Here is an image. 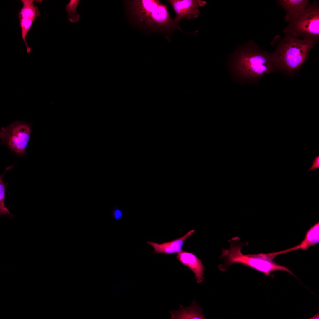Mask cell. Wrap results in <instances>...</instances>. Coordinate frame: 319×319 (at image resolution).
<instances>
[{
    "instance_id": "4fadbf2b",
    "label": "cell",
    "mask_w": 319,
    "mask_h": 319,
    "mask_svg": "<svg viewBox=\"0 0 319 319\" xmlns=\"http://www.w3.org/2000/svg\"><path fill=\"white\" fill-rule=\"evenodd\" d=\"M172 319H205L202 314V310L196 303L195 300L188 307H184L180 305L178 311H170Z\"/></svg>"
},
{
    "instance_id": "9c48e42d",
    "label": "cell",
    "mask_w": 319,
    "mask_h": 319,
    "mask_svg": "<svg viewBox=\"0 0 319 319\" xmlns=\"http://www.w3.org/2000/svg\"><path fill=\"white\" fill-rule=\"evenodd\" d=\"M176 258L183 265L194 274L197 283L203 282L204 266L201 260L196 255L190 252L182 251L177 254Z\"/></svg>"
},
{
    "instance_id": "6da1fadb",
    "label": "cell",
    "mask_w": 319,
    "mask_h": 319,
    "mask_svg": "<svg viewBox=\"0 0 319 319\" xmlns=\"http://www.w3.org/2000/svg\"><path fill=\"white\" fill-rule=\"evenodd\" d=\"M124 11L131 25L144 34L168 35L180 27L170 16L166 5L158 0H132L124 1Z\"/></svg>"
},
{
    "instance_id": "8992f818",
    "label": "cell",
    "mask_w": 319,
    "mask_h": 319,
    "mask_svg": "<svg viewBox=\"0 0 319 319\" xmlns=\"http://www.w3.org/2000/svg\"><path fill=\"white\" fill-rule=\"evenodd\" d=\"M32 133L30 123L17 121L7 126L1 127L0 138L2 144L12 153L22 157L25 155Z\"/></svg>"
},
{
    "instance_id": "8fae6325",
    "label": "cell",
    "mask_w": 319,
    "mask_h": 319,
    "mask_svg": "<svg viewBox=\"0 0 319 319\" xmlns=\"http://www.w3.org/2000/svg\"><path fill=\"white\" fill-rule=\"evenodd\" d=\"M278 6L285 11L284 20L288 22L294 14L306 9L310 3L309 0H277Z\"/></svg>"
},
{
    "instance_id": "9a60e30c",
    "label": "cell",
    "mask_w": 319,
    "mask_h": 319,
    "mask_svg": "<svg viewBox=\"0 0 319 319\" xmlns=\"http://www.w3.org/2000/svg\"><path fill=\"white\" fill-rule=\"evenodd\" d=\"M80 1V0H70L65 7L68 13L67 18L71 23H76L79 20L80 15L77 13L76 8Z\"/></svg>"
},
{
    "instance_id": "277c9868",
    "label": "cell",
    "mask_w": 319,
    "mask_h": 319,
    "mask_svg": "<svg viewBox=\"0 0 319 319\" xmlns=\"http://www.w3.org/2000/svg\"><path fill=\"white\" fill-rule=\"evenodd\" d=\"M237 237H234L229 242L230 247L228 249H223L220 258L224 260L223 264L219 266L222 271H224L227 268L235 263H239L254 269L269 276L274 271L282 270L294 275L287 268L278 264L272 261L274 258L271 253L254 254H244L241 249L248 242H238Z\"/></svg>"
},
{
    "instance_id": "52a82bcc",
    "label": "cell",
    "mask_w": 319,
    "mask_h": 319,
    "mask_svg": "<svg viewBox=\"0 0 319 319\" xmlns=\"http://www.w3.org/2000/svg\"><path fill=\"white\" fill-rule=\"evenodd\" d=\"M167 1L175 12L176 17L174 21L176 24L184 17L189 20L198 17L200 14L199 7L204 6L206 3L200 0H168Z\"/></svg>"
},
{
    "instance_id": "5b68a950",
    "label": "cell",
    "mask_w": 319,
    "mask_h": 319,
    "mask_svg": "<svg viewBox=\"0 0 319 319\" xmlns=\"http://www.w3.org/2000/svg\"><path fill=\"white\" fill-rule=\"evenodd\" d=\"M287 26L282 30L284 34L305 40H319V3H310L304 10L292 15Z\"/></svg>"
},
{
    "instance_id": "7c38bea8",
    "label": "cell",
    "mask_w": 319,
    "mask_h": 319,
    "mask_svg": "<svg viewBox=\"0 0 319 319\" xmlns=\"http://www.w3.org/2000/svg\"><path fill=\"white\" fill-rule=\"evenodd\" d=\"M319 242V223H317L307 232L305 237L299 245L289 249L278 252V255L302 249L306 250Z\"/></svg>"
},
{
    "instance_id": "5bb4252c",
    "label": "cell",
    "mask_w": 319,
    "mask_h": 319,
    "mask_svg": "<svg viewBox=\"0 0 319 319\" xmlns=\"http://www.w3.org/2000/svg\"><path fill=\"white\" fill-rule=\"evenodd\" d=\"M13 167V165L7 167L4 173L0 176V214L2 216H8L11 217L14 216L9 212L4 204L6 189L8 185L7 183H4L3 180V177L6 172Z\"/></svg>"
},
{
    "instance_id": "e0dca14e",
    "label": "cell",
    "mask_w": 319,
    "mask_h": 319,
    "mask_svg": "<svg viewBox=\"0 0 319 319\" xmlns=\"http://www.w3.org/2000/svg\"><path fill=\"white\" fill-rule=\"evenodd\" d=\"M122 213L120 210H117L115 211V217L116 219H120L122 217Z\"/></svg>"
},
{
    "instance_id": "30bf717a",
    "label": "cell",
    "mask_w": 319,
    "mask_h": 319,
    "mask_svg": "<svg viewBox=\"0 0 319 319\" xmlns=\"http://www.w3.org/2000/svg\"><path fill=\"white\" fill-rule=\"evenodd\" d=\"M195 231L192 230L181 237L162 243H157L147 241V243L154 248V252L168 255L178 253L182 251V247L185 241L191 236Z\"/></svg>"
},
{
    "instance_id": "3957f363",
    "label": "cell",
    "mask_w": 319,
    "mask_h": 319,
    "mask_svg": "<svg viewBox=\"0 0 319 319\" xmlns=\"http://www.w3.org/2000/svg\"><path fill=\"white\" fill-rule=\"evenodd\" d=\"M231 70L237 81L243 84H257L264 75L277 72L270 53L255 43L236 53Z\"/></svg>"
},
{
    "instance_id": "ba28073f",
    "label": "cell",
    "mask_w": 319,
    "mask_h": 319,
    "mask_svg": "<svg viewBox=\"0 0 319 319\" xmlns=\"http://www.w3.org/2000/svg\"><path fill=\"white\" fill-rule=\"evenodd\" d=\"M33 0H22L23 6L19 14L23 40L26 48L27 53L31 52L26 40V36L35 19L38 17L40 12L34 4Z\"/></svg>"
},
{
    "instance_id": "2e32d148",
    "label": "cell",
    "mask_w": 319,
    "mask_h": 319,
    "mask_svg": "<svg viewBox=\"0 0 319 319\" xmlns=\"http://www.w3.org/2000/svg\"><path fill=\"white\" fill-rule=\"evenodd\" d=\"M313 162L311 167L307 170V172L310 170L314 171L315 169L319 168V155L314 158Z\"/></svg>"
},
{
    "instance_id": "7a4b0ae2",
    "label": "cell",
    "mask_w": 319,
    "mask_h": 319,
    "mask_svg": "<svg viewBox=\"0 0 319 319\" xmlns=\"http://www.w3.org/2000/svg\"><path fill=\"white\" fill-rule=\"evenodd\" d=\"M284 34L283 37L278 35L274 37L271 43L274 49L270 54L277 71L293 78L299 72L317 42Z\"/></svg>"
}]
</instances>
